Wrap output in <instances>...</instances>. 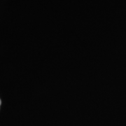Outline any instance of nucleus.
Here are the masks:
<instances>
[{
  "instance_id": "obj_1",
  "label": "nucleus",
  "mask_w": 126,
  "mask_h": 126,
  "mask_svg": "<svg viewBox=\"0 0 126 126\" xmlns=\"http://www.w3.org/2000/svg\"><path fill=\"white\" fill-rule=\"evenodd\" d=\"M0 105H1V100H0Z\"/></svg>"
}]
</instances>
